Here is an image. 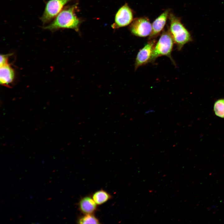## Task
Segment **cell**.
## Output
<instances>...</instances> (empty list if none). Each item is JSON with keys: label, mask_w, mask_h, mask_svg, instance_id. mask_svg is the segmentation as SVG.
Listing matches in <instances>:
<instances>
[{"label": "cell", "mask_w": 224, "mask_h": 224, "mask_svg": "<svg viewBox=\"0 0 224 224\" xmlns=\"http://www.w3.org/2000/svg\"><path fill=\"white\" fill-rule=\"evenodd\" d=\"M71 0H49L47 3L41 18L44 23H46L56 17L63 6Z\"/></svg>", "instance_id": "cell-5"}, {"label": "cell", "mask_w": 224, "mask_h": 224, "mask_svg": "<svg viewBox=\"0 0 224 224\" xmlns=\"http://www.w3.org/2000/svg\"><path fill=\"white\" fill-rule=\"evenodd\" d=\"M75 5L67 7L56 16L54 20L44 29L55 30L61 28L72 29L77 31L80 21L75 14Z\"/></svg>", "instance_id": "cell-1"}, {"label": "cell", "mask_w": 224, "mask_h": 224, "mask_svg": "<svg viewBox=\"0 0 224 224\" xmlns=\"http://www.w3.org/2000/svg\"><path fill=\"white\" fill-rule=\"evenodd\" d=\"M174 42L169 31L163 32L154 47L150 62H154L159 57L165 56L169 57L172 63H175L171 56Z\"/></svg>", "instance_id": "cell-3"}, {"label": "cell", "mask_w": 224, "mask_h": 224, "mask_svg": "<svg viewBox=\"0 0 224 224\" xmlns=\"http://www.w3.org/2000/svg\"><path fill=\"white\" fill-rule=\"evenodd\" d=\"M155 41L151 40L138 52L135 59L134 67L136 70L139 67L150 62Z\"/></svg>", "instance_id": "cell-7"}, {"label": "cell", "mask_w": 224, "mask_h": 224, "mask_svg": "<svg viewBox=\"0 0 224 224\" xmlns=\"http://www.w3.org/2000/svg\"><path fill=\"white\" fill-rule=\"evenodd\" d=\"M170 13V10L167 9L154 21L152 24V31L149 35V40L156 37L163 30Z\"/></svg>", "instance_id": "cell-8"}, {"label": "cell", "mask_w": 224, "mask_h": 224, "mask_svg": "<svg viewBox=\"0 0 224 224\" xmlns=\"http://www.w3.org/2000/svg\"><path fill=\"white\" fill-rule=\"evenodd\" d=\"M152 25L147 17H141L133 20L130 26L132 33L137 36L143 37L150 35L152 31Z\"/></svg>", "instance_id": "cell-4"}, {"label": "cell", "mask_w": 224, "mask_h": 224, "mask_svg": "<svg viewBox=\"0 0 224 224\" xmlns=\"http://www.w3.org/2000/svg\"><path fill=\"white\" fill-rule=\"evenodd\" d=\"M78 205L80 211L84 214H93L97 208V204L92 197L88 196L81 199Z\"/></svg>", "instance_id": "cell-9"}, {"label": "cell", "mask_w": 224, "mask_h": 224, "mask_svg": "<svg viewBox=\"0 0 224 224\" xmlns=\"http://www.w3.org/2000/svg\"><path fill=\"white\" fill-rule=\"evenodd\" d=\"M92 198L97 205H101L112 198V196L106 191L101 189L95 192Z\"/></svg>", "instance_id": "cell-11"}, {"label": "cell", "mask_w": 224, "mask_h": 224, "mask_svg": "<svg viewBox=\"0 0 224 224\" xmlns=\"http://www.w3.org/2000/svg\"><path fill=\"white\" fill-rule=\"evenodd\" d=\"M15 73L12 68L7 63L0 66V82L2 85H8L13 81Z\"/></svg>", "instance_id": "cell-10"}, {"label": "cell", "mask_w": 224, "mask_h": 224, "mask_svg": "<svg viewBox=\"0 0 224 224\" xmlns=\"http://www.w3.org/2000/svg\"><path fill=\"white\" fill-rule=\"evenodd\" d=\"M133 20L132 11L126 3L118 11L115 17V22L112 27L117 28L126 26L130 24Z\"/></svg>", "instance_id": "cell-6"}, {"label": "cell", "mask_w": 224, "mask_h": 224, "mask_svg": "<svg viewBox=\"0 0 224 224\" xmlns=\"http://www.w3.org/2000/svg\"><path fill=\"white\" fill-rule=\"evenodd\" d=\"M169 17L170 21L169 31L177 45V49L180 51L184 45L192 41V37L179 17L172 13H170Z\"/></svg>", "instance_id": "cell-2"}, {"label": "cell", "mask_w": 224, "mask_h": 224, "mask_svg": "<svg viewBox=\"0 0 224 224\" xmlns=\"http://www.w3.org/2000/svg\"><path fill=\"white\" fill-rule=\"evenodd\" d=\"M10 54H1L0 55V66L4 65L7 63V61L8 57Z\"/></svg>", "instance_id": "cell-14"}, {"label": "cell", "mask_w": 224, "mask_h": 224, "mask_svg": "<svg viewBox=\"0 0 224 224\" xmlns=\"http://www.w3.org/2000/svg\"><path fill=\"white\" fill-rule=\"evenodd\" d=\"M154 112V110H148L147 111H146L145 113V114H148L150 112Z\"/></svg>", "instance_id": "cell-15"}, {"label": "cell", "mask_w": 224, "mask_h": 224, "mask_svg": "<svg viewBox=\"0 0 224 224\" xmlns=\"http://www.w3.org/2000/svg\"><path fill=\"white\" fill-rule=\"evenodd\" d=\"M213 110L216 115L224 118V98L219 99L214 104Z\"/></svg>", "instance_id": "cell-12"}, {"label": "cell", "mask_w": 224, "mask_h": 224, "mask_svg": "<svg viewBox=\"0 0 224 224\" xmlns=\"http://www.w3.org/2000/svg\"><path fill=\"white\" fill-rule=\"evenodd\" d=\"M78 222L80 224L100 223L99 220L93 214H85L80 218L78 220Z\"/></svg>", "instance_id": "cell-13"}]
</instances>
